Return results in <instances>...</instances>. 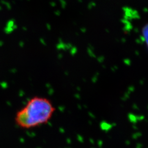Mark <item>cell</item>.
Returning a JSON list of instances; mask_svg holds the SVG:
<instances>
[{
    "label": "cell",
    "mask_w": 148,
    "mask_h": 148,
    "mask_svg": "<svg viewBox=\"0 0 148 148\" xmlns=\"http://www.w3.org/2000/svg\"><path fill=\"white\" fill-rule=\"evenodd\" d=\"M56 108L52 101L42 97H34L16 114L15 122L23 129L46 125L52 118Z\"/></svg>",
    "instance_id": "6da1fadb"
},
{
    "label": "cell",
    "mask_w": 148,
    "mask_h": 148,
    "mask_svg": "<svg viewBox=\"0 0 148 148\" xmlns=\"http://www.w3.org/2000/svg\"><path fill=\"white\" fill-rule=\"evenodd\" d=\"M143 37L145 38V42L147 43V37H148V27L146 25L145 27H144L143 30H142V33Z\"/></svg>",
    "instance_id": "7a4b0ae2"
}]
</instances>
